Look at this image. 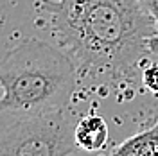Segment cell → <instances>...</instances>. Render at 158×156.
<instances>
[{
  "label": "cell",
  "instance_id": "1",
  "mask_svg": "<svg viewBox=\"0 0 158 156\" xmlns=\"http://www.w3.org/2000/svg\"><path fill=\"white\" fill-rule=\"evenodd\" d=\"M36 11L49 18L56 45L81 77L133 72L158 34L144 0H40Z\"/></svg>",
  "mask_w": 158,
  "mask_h": 156
},
{
  "label": "cell",
  "instance_id": "2",
  "mask_svg": "<svg viewBox=\"0 0 158 156\" xmlns=\"http://www.w3.org/2000/svg\"><path fill=\"white\" fill-rule=\"evenodd\" d=\"M79 77L76 63L61 47L22 39L0 59V113L32 117L65 109Z\"/></svg>",
  "mask_w": 158,
  "mask_h": 156
},
{
  "label": "cell",
  "instance_id": "3",
  "mask_svg": "<svg viewBox=\"0 0 158 156\" xmlns=\"http://www.w3.org/2000/svg\"><path fill=\"white\" fill-rule=\"evenodd\" d=\"M70 113L56 109L32 117H18L0 133V154L11 156H67L81 149L74 137Z\"/></svg>",
  "mask_w": 158,
  "mask_h": 156
},
{
  "label": "cell",
  "instance_id": "4",
  "mask_svg": "<svg viewBox=\"0 0 158 156\" xmlns=\"http://www.w3.org/2000/svg\"><path fill=\"white\" fill-rule=\"evenodd\" d=\"M74 137L81 151L86 153L102 151L108 144V124L99 115H86L77 120Z\"/></svg>",
  "mask_w": 158,
  "mask_h": 156
},
{
  "label": "cell",
  "instance_id": "5",
  "mask_svg": "<svg viewBox=\"0 0 158 156\" xmlns=\"http://www.w3.org/2000/svg\"><path fill=\"white\" fill-rule=\"evenodd\" d=\"M117 156H151L158 154V118L140 133L126 138L122 144L111 149Z\"/></svg>",
  "mask_w": 158,
  "mask_h": 156
},
{
  "label": "cell",
  "instance_id": "6",
  "mask_svg": "<svg viewBox=\"0 0 158 156\" xmlns=\"http://www.w3.org/2000/svg\"><path fill=\"white\" fill-rule=\"evenodd\" d=\"M142 84L149 93L158 97V63H149L142 72Z\"/></svg>",
  "mask_w": 158,
  "mask_h": 156
},
{
  "label": "cell",
  "instance_id": "7",
  "mask_svg": "<svg viewBox=\"0 0 158 156\" xmlns=\"http://www.w3.org/2000/svg\"><path fill=\"white\" fill-rule=\"evenodd\" d=\"M144 6L148 9L149 16L155 22V27H156V32H158V0H144Z\"/></svg>",
  "mask_w": 158,
  "mask_h": 156
},
{
  "label": "cell",
  "instance_id": "8",
  "mask_svg": "<svg viewBox=\"0 0 158 156\" xmlns=\"http://www.w3.org/2000/svg\"><path fill=\"white\" fill-rule=\"evenodd\" d=\"M148 49L153 56H158V34L156 36H151L148 41Z\"/></svg>",
  "mask_w": 158,
  "mask_h": 156
}]
</instances>
